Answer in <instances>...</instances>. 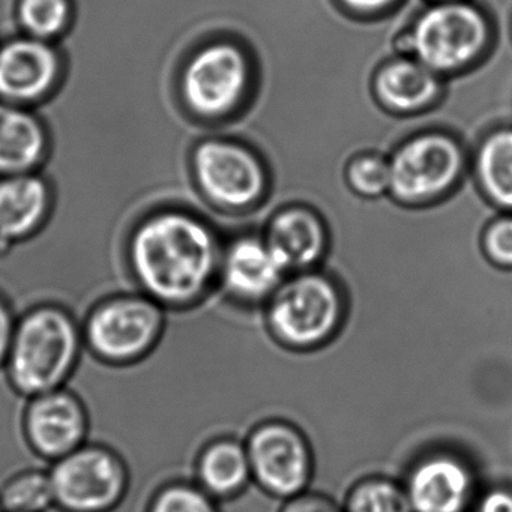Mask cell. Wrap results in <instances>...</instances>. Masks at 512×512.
<instances>
[{"label": "cell", "instance_id": "277c9868", "mask_svg": "<svg viewBox=\"0 0 512 512\" xmlns=\"http://www.w3.org/2000/svg\"><path fill=\"white\" fill-rule=\"evenodd\" d=\"M167 328L163 308L152 299H110L95 307L83 322L89 355L109 365H131L148 358Z\"/></svg>", "mask_w": 512, "mask_h": 512}, {"label": "cell", "instance_id": "7a4b0ae2", "mask_svg": "<svg viewBox=\"0 0 512 512\" xmlns=\"http://www.w3.org/2000/svg\"><path fill=\"white\" fill-rule=\"evenodd\" d=\"M85 353L82 325L59 307H38L17 320L5 373L32 398L70 385Z\"/></svg>", "mask_w": 512, "mask_h": 512}, {"label": "cell", "instance_id": "cb8c5ba5", "mask_svg": "<svg viewBox=\"0 0 512 512\" xmlns=\"http://www.w3.org/2000/svg\"><path fill=\"white\" fill-rule=\"evenodd\" d=\"M70 16L68 0H22L20 20L23 26L38 37L58 34Z\"/></svg>", "mask_w": 512, "mask_h": 512}, {"label": "cell", "instance_id": "6da1fadb", "mask_svg": "<svg viewBox=\"0 0 512 512\" xmlns=\"http://www.w3.org/2000/svg\"><path fill=\"white\" fill-rule=\"evenodd\" d=\"M211 233L191 218L167 214L140 227L133 265L155 302L181 307L202 295L215 262Z\"/></svg>", "mask_w": 512, "mask_h": 512}, {"label": "cell", "instance_id": "484cf974", "mask_svg": "<svg viewBox=\"0 0 512 512\" xmlns=\"http://www.w3.org/2000/svg\"><path fill=\"white\" fill-rule=\"evenodd\" d=\"M487 250L500 265L512 266V217L502 218L491 226Z\"/></svg>", "mask_w": 512, "mask_h": 512}, {"label": "cell", "instance_id": "5b68a950", "mask_svg": "<svg viewBox=\"0 0 512 512\" xmlns=\"http://www.w3.org/2000/svg\"><path fill=\"white\" fill-rule=\"evenodd\" d=\"M340 295L325 278L305 275L275 293L268 319L280 344L311 350L328 343L341 323Z\"/></svg>", "mask_w": 512, "mask_h": 512}, {"label": "cell", "instance_id": "7402d4cb", "mask_svg": "<svg viewBox=\"0 0 512 512\" xmlns=\"http://www.w3.org/2000/svg\"><path fill=\"white\" fill-rule=\"evenodd\" d=\"M344 512H413L404 485L385 476L361 479L350 488Z\"/></svg>", "mask_w": 512, "mask_h": 512}, {"label": "cell", "instance_id": "d4e9b609", "mask_svg": "<svg viewBox=\"0 0 512 512\" xmlns=\"http://www.w3.org/2000/svg\"><path fill=\"white\" fill-rule=\"evenodd\" d=\"M350 179L356 190L368 196H376L391 187L389 166L379 158H364L356 161L350 169Z\"/></svg>", "mask_w": 512, "mask_h": 512}, {"label": "cell", "instance_id": "8fae6325", "mask_svg": "<svg viewBox=\"0 0 512 512\" xmlns=\"http://www.w3.org/2000/svg\"><path fill=\"white\" fill-rule=\"evenodd\" d=\"M245 82L244 56L235 47L218 44L200 52L188 65L184 76L185 97L196 112L220 115L238 101Z\"/></svg>", "mask_w": 512, "mask_h": 512}, {"label": "cell", "instance_id": "ac0fdd59", "mask_svg": "<svg viewBox=\"0 0 512 512\" xmlns=\"http://www.w3.org/2000/svg\"><path fill=\"white\" fill-rule=\"evenodd\" d=\"M43 148V131L34 118L0 106V170L20 172L34 166Z\"/></svg>", "mask_w": 512, "mask_h": 512}, {"label": "cell", "instance_id": "44dd1931", "mask_svg": "<svg viewBox=\"0 0 512 512\" xmlns=\"http://www.w3.org/2000/svg\"><path fill=\"white\" fill-rule=\"evenodd\" d=\"M478 169L488 196L512 211V128L496 131L485 140Z\"/></svg>", "mask_w": 512, "mask_h": 512}, {"label": "cell", "instance_id": "4fadbf2b", "mask_svg": "<svg viewBox=\"0 0 512 512\" xmlns=\"http://www.w3.org/2000/svg\"><path fill=\"white\" fill-rule=\"evenodd\" d=\"M58 59L46 44L16 41L0 52V95L11 100H32L52 85Z\"/></svg>", "mask_w": 512, "mask_h": 512}, {"label": "cell", "instance_id": "8992f818", "mask_svg": "<svg viewBox=\"0 0 512 512\" xmlns=\"http://www.w3.org/2000/svg\"><path fill=\"white\" fill-rule=\"evenodd\" d=\"M245 448L251 476L266 493L287 500L307 491L313 452L298 427L280 419L263 422L251 431Z\"/></svg>", "mask_w": 512, "mask_h": 512}, {"label": "cell", "instance_id": "603a6c76", "mask_svg": "<svg viewBox=\"0 0 512 512\" xmlns=\"http://www.w3.org/2000/svg\"><path fill=\"white\" fill-rule=\"evenodd\" d=\"M146 512H221L218 500L193 478H178L161 485Z\"/></svg>", "mask_w": 512, "mask_h": 512}, {"label": "cell", "instance_id": "30bf717a", "mask_svg": "<svg viewBox=\"0 0 512 512\" xmlns=\"http://www.w3.org/2000/svg\"><path fill=\"white\" fill-rule=\"evenodd\" d=\"M404 488L413 512H466L475 478L460 455L431 452L410 467Z\"/></svg>", "mask_w": 512, "mask_h": 512}, {"label": "cell", "instance_id": "52a82bcc", "mask_svg": "<svg viewBox=\"0 0 512 512\" xmlns=\"http://www.w3.org/2000/svg\"><path fill=\"white\" fill-rule=\"evenodd\" d=\"M488 29L484 17L469 5H440L425 13L410 37L419 62L430 70H452L475 58Z\"/></svg>", "mask_w": 512, "mask_h": 512}, {"label": "cell", "instance_id": "f546056e", "mask_svg": "<svg viewBox=\"0 0 512 512\" xmlns=\"http://www.w3.org/2000/svg\"><path fill=\"white\" fill-rule=\"evenodd\" d=\"M344 2L356 10H377L391 4L392 0H344Z\"/></svg>", "mask_w": 512, "mask_h": 512}, {"label": "cell", "instance_id": "d6986e66", "mask_svg": "<svg viewBox=\"0 0 512 512\" xmlns=\"http://www.w3.org/2000/svg\"><path fill=\"white\" fill-rule=\"evenodd\" d=\"M380 95L386 103L401 110L415 109L428 103L437 91V80L421 62L398 61L380 74Z\"/></svg>", "mask_w": 512, "mask_h": 512}, {"label": "cell", "instance_id": "7c38bea8", "mask_svg": "<svg viewBox=\"0 0 512 512\" xmlns=\"http://www.w3.org/2000/svg\"><path fill=\"white\" fill-rule=\"evenodd\" d=\"M196 172L209 197L229 206L253 202L263 188V173L244 149L209 142L196 154Z\"/></svg>", "mask_w": 512, "mask_h": 512}, {"label": "cell", "instance_id": "3957f363", "mask_svg": "<svg viewBox=\"0 0 512 512\" xmlns=\"http://www.w3.org/2000/svg\"><path fill=\"white\" fill-rule=\"evenodd\" d=\"M49 473L56 508L62 512H112L130 490L127 460L98 440L50 463Z\"/></svg>", "mask_w": 512, "mask_h": 512}, {"label": "cell", "instance_id": "2e32d148", "mask_svg": "<svg viewBox=\"0 0 512 512\" xmlns=\"http://www.w3.org/2000/svg\"><path fill=\"white\" fill-rule=\"evenodd\" d=\"M325 244L322 226L308 211L284 212L272 223L268 247L286 268L307 266L320 256Z\"/></svg>", "mask_w": 512, "mask_h": 512}, {"label": "cell", "instance_id": "9c48e42d", "mask_svg": "<svg viewBox=\"0 0 512 512\" xmlns=\"http://www.w3.org/2000/svg\"><path fill=\"white\" fill-rule=\"evenodd\" d=\"M460 167L461 155L454 142L442 136L418 137L389 164V188L403 200L428 199L448 188Z\"/></svg>", "mask_w": 512, "mask_h": 512}, {"label": "cell", "instance_id": "e0dca14e", "mask_svg": "<svg viewBox=\"0 0 512 512\" xmlns=\"http://www.w3.org/2000/svg\"><path fill=\"white\" fill-rule=\"evenodd\" d=\"M47 190L43 181L19 176L0 184V236L19 238L31 232L46 212Z\"/></svg>", "mask_w": 512, "mask_h": 512}, {"label": "cell", "instance_id": "f1b7e54d", "mask_svg": "<svg viewBox=\"0 0 512 512\" xmlns=\"http://www.w3.org/2000/svg\"><path fill=\"white\" fill-rule=\"evenodd\" d=\"M478 512H512V493L503 488L488 491L479 500Z\"/></svg>", "mask_w": 512, "mask_h": 512}, {"label": "cell", "instance_id": "83f0119b", "mask_svg": "<svg viewBox=\"0 0 512 512\" xmlns=\"http://www.w3.org/2000/svg\"><path fill=\"white\" fill-rule=\"evenodd\" d=\"M16 326L17 320L14 319L13 313L0 299V370H4L5 364H7Z\"/></svg>", "mask_w": 512, "mask_h": 512}, {"label": "cell", "instance_id": "5bb4252c", "mask_svg": "<svg viewBox=\"0 0 512 512\" xmlns=\"http://www.w3.org/2000/svg\"><path fill=\"white\" fill-rule=\"evenodd\" d=\"M193 479L217 500L241 493L253 479L245 443L232 437L206 442L194 461Z\"/></svg>", "mask_w": 512, "mask_h": 512}, {"label": "cell", "instance_id": "ba28073f", "mask_svg": "<svg viewBox=\"0 0 512 512\" xmlns=\"http://www.w3.org/2000/svg\"><path fill=\"white\" fill-rule=\"evenodd\" d=\"M26 440L50 464L91 440V416L71 386L28 398L23 413Z\"/></svg>", "mask_w": 512, "mask_h": 512}, {"label": "cell", "instance_id": "ffe728a7", "mask_svg": "<svg viewBox=\"0 0 512 512\" xmlns=\"http://www.w3.org/2000/svg\"><path fill=\"white\" fill-rule=\"evenodd\" d=\"M4 512H50L56 508L49 466H28L11 473L0 484Z\"/></svg>", "mask_w": 512, "mask_h": 512}, {"label": "cell", "instance_id": "4316f807", "mask_svg": "<svg viewBox=\"0 0 512 512\" xmlns=\"http://www.w3.org/2000/svg\"><path fill=\"white\" fill-rule=\"evenodd\" d=\"M281 512H344L331 499L317 493H304L290 497Z\"/></svg>", "mask_w": 512, "mask_h": 512}, {"label": "cell", "instance_id": "9a60e30c", "mask_svg": "<svg viewBox=\"0 0 512 512\" xmlns=\"http://www.w3.org/2000/svg\"><path fill=\"white\" fill-rule=\"evenodd\" d=\"M286 266L268 245L241 241L232 248L226 263L227 289L244 299H259L280 283Z\"/></svg>", "mask_w": 512, "mask_h": 512}, {"label": "cell", "instance_id": "4dcf8cb0", "mask_svg": "<svg viewBox=\"0 0 512 512\" xmlns=\"http://www.w3.org/2000/svg\"><path fill=\"white\" fill-rule=\"evenodd\" d=\"M0 512H4V509H2V506H0Z\"/></svg>", "mask_w": 512, "mask_h": 512}]
</instances>
